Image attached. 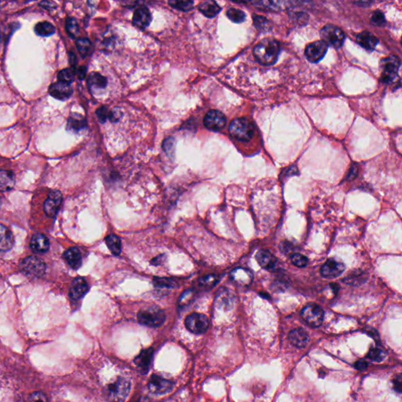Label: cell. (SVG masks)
I'll return each mask as SVG.
<instances>
[{
  "instance_id": "cell-37",
  "label": "cell",
  "mask_w": 402,
  "mask_h": 402,
  "mask_svg": "<svg viewBox=\"0 0 402 402\" xmlns=\"http://www.w3.org/2000/svg\"><path fill=\"white\" fill-rule=\"evenodd\" d=\"M91 42L88 39L86 38H82V39H78L77 40V47L79 50V54L81 56H87L88 53H89L90 48H91Z\"/></svg>"
},
{
  "instance_id": "cell-30",
  "label": "cell",
  "mask_w": 402,
  "mask_h": 402,
  "mask_svg": "<svg viewBox=\"0 0 402 402\" xmlns=\"http://www.w3.org/2000/svg\"><path fill=\"white\" fill-rule=\"evenodd\" d=\"M106 243L110 251L114 255H119L122 250V244L119 236L114 234H110L106 236Z\"/></svg>"
},
{
  "instance_id": "cell-28",
  "label": "cell",
  "mask_w": 402,
  "mask_h": 402,
  "mask_svg": "<svg viewBox=\"0 0 402 402\" xmlns=\"http://www.w3.org/2000/svg\"><path fill=\"white\" fill-rule=\"evenodd\" d=\"M15 175L8 170H0V192L11 190L15 186Z\"/></svg>"
},
{
  "instance_id": "cell-31",
  "label": "cell",
  "mask_w": 402,
  "mask_h": 402,
  "mask_svg": "<svg viewBox=\"0 0 402 402\" xmlns=\"http://www.w3.org/2000/svg\"><path fill=\"white\" fill-rule=\"evenodd\" d=\"M35 32L42 37H47L55 32V28L47 21H42L35 26Z\"/></svg>"
},
{
  "instance_id": "cell-46",
  "label": "cell",
  "mask_w": 402,
  "mask_h": 402,
  "mask_svg": "<svg viewBox=\"0 0 402 402\" xmlns=\"http://www.w3.org/2000/svg\"><path fill=\"white\" fill-rule=\"evenodd\" d=\"M29 401H47L46 395L41 392H35L29 397Z\"/></svg>"
},
{
  "instance_id": "cell-16",
  "label": "cell",
  "mask_w": 402,
  "mask_h": 402,
  "mask_svg": "<svg viewBox=\"0 0 402 402\" xmlns=\"http://www.w3.org/2000/svg\"><path fill=\"white\" fill-rule=\"evenodd\" d=\"M132 21L134 25L139 29H146L151 23V13L146 7H140L134 13Z\"/></svg>"
},
{
  "instance_id": "cell-43",
  "label": "cell",
  "mask_w": 402,
  "mask_h": 402,
  "mask_svg": "<svg viewBox=\"0 0 402 402\" xmlns=\"http://www.w3.org/2000/svg\"><path fill=\"white\" fill-rule=\"evenodd\" d=\"M292 262L298 267H305L308 264V259L301 254H294L292 256Z\"/></svg>"
},
{
  "instance_id": "cell-11",
  "label": "cell",
  "mask_w": 402,
  "mask_h": 402,
  "mask_svg": "<svg viewBox=\"0 0 402 402\" xmlns=\"http://www.w3.org/2000/svg\"><path fill=\"white\" fill-rule=\"evenodd\" d=\"M203 122L207 129L215 131H220L226 126V118L224 114L218 110H211L207 112Z\"/></svg>"
},
{
  "instance_id": "cell-12",
  "label": "cell",
  "mask_w": 402,
  "mask_h": 402,
  "mask_svg": "<svg viewBox=\"0 0 402 402\" xmlns=\"http://www.w3.org/2000/svg\"><path fill=\"white\" fill-rule=\"evenodd\" d=\"M131 384L127 380L123 378L119 377L116 381L110 384L108 390L110 395L114 398L116 400H124L130 392Z\"/></svg>"
},
{
  "instance_id": "cell-32",
  "label": "cell",
  "mask_w": 402,
  "mask_h": 402,
  "mask_svg": "<svg viewBox=\"0 0 402 402\" xmlns=\"http://www.w3.org/2000/svg\"><path fill=\"white\" fill-rule=\"evenodd\" d=\"M168 3L173 8L185 12L191 11L193 8V0H169Z\"/></svg>"
},
{
  "instance_id": "cell-19",
  "label": "cell",
  "mask_w": 402,
  "mask_h": 402,
  "mask_svg": "<svg viewBox=\"0 0 402 402\" xmlns=\"http://www.w3.org/2000/svg\"><path fill=\"white\" fill-rule=\"evenodd\" d=\"M256 259L262 267L269 271L277 270L278 259L271 253L266 250H261L257 253Z\"/></svg>"
},
{
  "instance_id": "cell-14",
  "label": "cell",
  "mask_w": 402,
  "mask_h": 402,
  "mask_svg": "<svg viewBox=\"0 0 402 402\" xmlns=\"http://www.w3.org/2000/svg\"><path fill=\"white\" fill-rule=\"evenodd\" d=\"M345 266L343 263L337 261L336 259H331L326 262L322 267L321 273L322 276L326 278H336L340 276L343 273Z\"/></svg>"
},
{
  "instance_id": "cell-22",
  "label": "cell",
  "mask_w": 402,
  "mask_h": 402,
  "mask_svg": "<svg viewBox=\"0 0 402 402\" xmlns=\"http://www.w3.org/2000/svg\"><path fill=\"white\" fill-rule=\"evenodd\" d=\"M30 247L35 253H44L50 247V242L45 235L36 233L31 239Z\"/></svg>"
},
{
  "instance_id": "cell-24",
  "label": "cell",
  "mask_w": 402,
  "mask_h": 402,
  "mask_svg": "<svg viewBox=\"0 0 402 402\" xmlns=\"http://www.w3.org/2000/svg\"><path fill=\"white\" fill-rule=\"evenodd\" d=\"M356 41L362 47L368 50H372L377 46L378 38L369 31H362L357 35Z\"/></svg>"
},
{
  "instance_id": "cell-35",
  "label": "cell",
  "mask_w": 402,
  "mask_h": 402,
  "mask_svg": "<svg viewBox=\"0 0 402 402\" xmlns=\"http://www.w3.org/2000/svg\"><path fill=\"white\" fill-rule=\"evenodd\" d=\"M86 126V121L82 116H71L68 122V127L69 130L73 131H78L83 129Z\"/></svg>"
},
{
  "instance_id": "cell-4",
  "label": "cell",
  "mask_w": 402,
  "mask_h": 402,
  "mask_svg": "<svg viewBox=\"0 0 402 402\" xmlns=\"http://www.w3.org/2000/svg\"><path fill=\"white\" fill-rule=\"evenodd\" d=\"M321 37L322 41L327 46L334 48H340L345 41L343 31L335 25H326L321 30Z\"/></svg>"
},
{
  "instance_id": "cell-6",
  "label": "cell",
  "mask_w": 402,
  "mask_h": 402,
  "mask_svg": "<svg viewBox=\"0 0 402 402\" xmlns=\"http://www.w3.org/2000/svg\"><path fill=\"white\" fill-rule=\"evenodd\" d=\"M21 269L28 276L40 278L45 274L46 264L39 258L29 256L21 262Z\"/></svg>"
},
{
  "instance_id": "cell-50",
  "label": "cell",
  "mask_w": 402,
  "mask_h": 402,
  "mask_svg": "<svg viewBox=\"0 0 402 402\" xmlns=\"http://www.w3.org/2000/svg\"><path fill=\"white\" fill-rule=\"evenodd\" d=\"M86 73H87V69L86 67H79V69L77 70V76L79 77V79H83L85 78Z\"/></svg>"
},
{
  "instance_id": "cell-27",
  "label": "cell",
  "mask_w": 402,
  "mask_h": 402,
  "mask_svg": "<svg viewBox=\"0 0 402 402\" xmlns=\"http://www.w3.org/2000/svg\"><path fill=\"white\" fill-rule=\"evenodd\" d=\"M198 8L204 16L209 18L216 17V15H218V13L221 11V7L215 0H207V1L201 2Z\"/></svg>"
},
{
  "instance_id": "cell-41",
  "label": "cell",
  "mask_w": 402,
  "mask_h": 402,
  "mask_svg": "<svg viewBox=\"0 0 402 402\" xmlns=\"http://www.w3.org/2000/svg\"><path fill=\"white\" fill-rule=\"evenodd\" d=\"M58 79L64 83H71L74 80V72L73 69H65L58 73Z\"/></svg>"
},
{
  "instance_id": "cell-8",
  "label": "cell",
  "mask_w": 402,
  "mask_h": 402,
  "mask_svg": "<svg viewBox=\"0 0 402 402\" xmlns=\"http://www.w3.org/2000/svg\"><path fill=\"white\" fill-rule=\"evenodd\" d=\"M302 317L312 327H317L323 323L325 313L322 307L317 305L307 306L301 312Z\"/></svg>"
},
{
  "instance_id": "cell-9",
  "label": "cell",
  "mask_w": 402,
  "mask_h": 402,
  "mask_svg": "<svg viewBox=\"0 0 402 402\" xmlns=\"http://www.w3.org/2000/svg\"><path fill=\"white\" fill-rule=\"evenodd\" d=\"M148 388L153 394H167L173 390L174 383L159 375H153L148 383Z\"/></svg>"
},
{
  "instance_id": "cell-10",
  "label": "cell",
  "mask_w": 402,
  "mask_h": 402,
  "mask_svg": "<svg viewBox=\"0 0 402 402\" xmlns=\"http://www.w3.org/2000/svg\"><path fill=\"white\" fill-rule=\"evenodd\" d=\"M327 50V45L322 40H318L307 46L305 54L310 62L317 63L325 56Z\"/></svg>"
},
{
  "instance_id": "cell-36",
  "label": "cell",
  "mask_w": 402,
  "mask_h": 402,
  "mask_svg": "<svg viewBox=\"0 0 402 402\" xmlns=\"http://www.w3.org/2000/svg\"><path fill=\"white\" fill-rule=\"evenodd\" d=\"M226 15H227V17L230 21L237 24L244 22L245 17H246V15H245L244 11L234 8L230 9L226 13Z\"/></svg>"
},
{
  "instance_id": "cell-25",
  "label": "cell",
  "mask_w": 402,
  "mask_h": 402,
  "mask_svg": "<svg viewBox=\"0 0 402 402\" xmlns=\"http://www.w3.org/2000/svg\"><path fill=\"white\" fill-rule=\"evenodd\" d=\"M14 236L7 227L0 225V251H6L12 248Z\"/></svg>"
},
{
  "instance_id": "cell-51",
  "label": "cell",
  "mask_w": 402,
  "mask_h": 402,
  "mask_svg": "<svg viewBox=\"0 0 402 402\" xmlns=\"http://www.w3.org/2000/svg\"><path fill=\"white\" fill-rule=\"evenodd\" d=\"M351 1L354 2V3H355V4L361 5V6H366V5L371 4L374 0H351Z\"/></svg>"
},
{
  "instance_id": "cell-13",
  "label": "cell",
  "mask_w": 402,
  "mask_h": 402,
  "mask_svg": "<svg viewBox=\"0 0 402 402\" xmlns=\"http://www.w3.org/2000/svg\"><path fill=\"white\" fill-rule=\"evenodd\" d=\"M62 202V195L58 190L52 191L44 203V209L46 216L54 218Z\"/></svg>"
},
{
  "instance_id": "cell-45",
  "label": "cell",
  "mask_w": 402,
  "mask_h": 402,
  "mask_svg": "<svg viewBox=\"0 0 402 402\" xmlns=\"http://www.w3.org/2000/svg\"><path fill=\"white\" fill-rule=\"evenodd\" d=\"M371 22L375 26L384 25L385 24V17H384V14L381 11H375L371 16Z\"/></svg>"
},
{
  "instance_id": "cell-33",
  "label": "cell",
  "mask_w": 402,
  "mask_h": 402,
  "mask_svg": "<svg viewBox=\"0 0 402 402\" xmlns=\"http://www.w3.org/2000/svg\"><path fill=\"white\" fill-rule=\"evenodd\" d=\"M218 281V276L214 275V274H209V275H206V276L200 279L199 285L203 289L209 290V289H212L213 287L216 286Z\"/></svg>"
},
{
  "instance_id": "cell-44",
  "label": "cell",
  "mask_w": 402,
  "mask_h": 402,
  "mask_svg": "<svg viewBox=\"0 0 402 402\" xmlns=\"http://www.w3.org/2000/svg\"><path fill=\"white\" fill-rule=\"evenodd\" d=\"M254 23L259 30H265L269 28V21L266 18L259 15H254Z\"/></svg>"
},
{
  "instance_id": "cell-38",
  "label": "cell",
  "mask_w": 402,
  "mask_h": 402,
  "mask_svg": "<svg viewBox=\"0 0 402 402\" xmlns=\"http://www.w3.org/2000/svg\"><path fill=\"white\" fill-rule=\"evenodd\" d=\"M66 30L71 37H77L79 34V25L77 20L73 17H69L66 20Z\"/></svg>"
},
{
  "instance_id": "cell-20",
  "label": "cell",
  "mask_w": 402,
  "mask_h": 402,
  "mask_svg": "<svg viewBox=\"0 0 402 402\" xmlns=\"http://www.w3.org/2000/svg\"><path fill=\"white\" fill-rule=\"evenodd\" d=\"M88 288V284L83 278H76L71 285L69 296L74 300H79L87 293Z\"/></svg>"
},
{
  "instance_id": "cell-7",
  "label": "cell",
  "mask_w": 402,
  "mask_h": 402,
  "mask_svg": "<svg viewBox=\"0 0 402 402\" xmlns=\"http://www.w3.org/2000/svg\"><path fill=\"white\" fill-rule=\"evenodd\" d=\"M381 66L383 69L382 79L384 83H391L398 76L400 60L397 56L387 57L382 61Z\"/></svg>"
},
{
  "instance_id": "cell-40",
  "label": "cell",
  "mask_w": 402,
  "mask_h": 402,
  "mask_svg": "<svg viewBox=\"0 0 402 402\" xmlns=\"http://www.w3.org/2000/svg\"><path fill=\"white\" fill-rule=\"evenodd\" d=\"M154 284L156 288H174V280L170 278H154Z\"/></svg>"
},
{
  "instance_id": "cell-17",
  "label": "cell",
  "mask_w": 402,
  "mask_h": 402,
  "mask_svg": "<svg viewBox=\"0 0 402 402\" xmlns=\"http://www.w3.org/2000/svg\"><path fill=\"white\" fill-rule=\"evenodd\" d=\"M153 356H154V350L153 348H148L141 351V353L135 357V365L141 373L145 374L149 371Z\"/></svg>"
},
{
  "instance_id": "cell-5",
  "label": "cell",
  "mask_w": 402,
  "mask_h": 402,
  "mask_svg": "<svg viewBox=\"0 0 402 402\" xmlns=\"http://www.w3.org/2000/svg\"><path fill=\"white\" fill-rule=\"evenodd\" d=\"M209 325V319L203 313H190L185 320V325L187 329L194 334L205 333Z\"/></svg>"
},
{
  "instance_id": "cell-54",
  "label": "cell",
  "mask_w": 402,
  "mask_h": 402,
  "mask_svg": "<svg viewBox=\"0 0 402 402\" xmlns=\"http://www.w3.org/2000/svg\"><path fill=\"white\" fill-rule=\"evenodd\" d=\"M0 39H1V37H0Z\"/></svg>"
},
{
  "instance_id": "cell-49",
  "label": "cell",
  "mask_w": 402,
  "mask_h": 402,
  "mask_svg": "<svg viewBox=\"0 0 402 402\" xmlns=\"http://www.w3.org/2000/svg\"><path fill=\"white\" fill-rule=\"evenodd\" d=\"M402 377H401V375H399L395 379V381L394 382V389L399 393L402 392Z\"/></svg>"
},
{
  "instance_id": "cell-26",
  "label": "cell",
  "mask_w": 402,
  "mask_h": 402,
  "mask_svg": "<svg viewBox=\"0 0 402 402\" xmlns=\"http://www.w3.org/2000/svg\"><path fill=\"white\" fill-rule=\"evenodd\" d=\"M64 258L67 263L74 270H77L78 268L80 267L82 264V255L77 247H71L68 249L64 252Z\"/></svg>"
},
{
  "instance_id": "cell-34",
  "label": "cell",
  "mask_w": 402,
  "mask_h": 402,
  "mask_svg": "<svg viewBox=\"0 0 402 402\" xmlns=\"http://www.w3.org/2000/svg\"><path fill=\"white\" fill-rule=\"evenodd\" d=\"M232 298L227 290H221L216 297V303L221 307H230Z\"/></svg>"
},
{
  "instance_id": "cell-48",
  "label": "cell",
  "mask_w": 402,
  "mask_h": 402,
  "mask_svg": "<svg viewBox=\"0 0 402 402\" xmlns=\"http://www.w3.org/2000/svg\"><path fill=\"white\" fill-rule=\"evenodd\" d=\"M355 366L357 370L364 371V370L367 369L368 366H369V364L365 360H360V361H357L355 363Z\"/></svg>"
},
{
  "instance_id": "cell-18",
  "label": "cell",
  "mask_w": 402,
  "mask_h": 402,
  "mask_svg": "<svg viewBox=\"0 0 402 402\" xmlns=\"http://www.w3.org/2000/svg\"><path fill=\"white\" fill-rule=\"evenodd\" d=\"M232 281L241 286H248L253 280L251 272L245 268H236L232 270L230 274Z\"/></svg>"
},
{
  "instance_id": "cell-29",
  "label": "cell",
  "mask_w": 402,
  "mask_h": 402,
  "mask_svg": "<svg viewBox=\"0 0 402 402\" xmlns=\"http://www.w3.org/2000/svg\"><path fill=\"white\" fill-rule=\"evenodd\" d=\"M87 83L90 89L92 91L103 89L107 85V79L98 73H92L88 77Z\"/></svg>"
},
{
  "instance_id": "cell-3",
  "label": "cell",
  "mask_w": 402,
  "mask_h": 402,
  "mask_svg": "<svg viewBox=\"0 0 402 402\" xmlns=\"http://www.w3.org/2000/svg\"><path fill=\"white\" fill-rule=\"evenodd\" d=\"M139 323L148 327H157L161 326L166 320L163 309L157 307H148L139 310L138 313Z\"/></svg>"
},
{
  "instance_id": "cell-53",
  "label": "cell",
  "mask_w": 402,
  "mask_h": 402,
  "mask_svg": "<svg viewBox=\"0 0 402 402\" xmlns=\"http://www.w3.org/2000/svg\"><path fill=\"white\" fill-rule=\"evenodd\" d=\"M232 2H237V3H247L250 2V0H231Z\"/></svg>"
},
{
  "instance_id": "cell-42",
  "label": "cell",
  "mask_w": 402,
  "mask_h": 402,
  "mask_svg": "<svg viewBox=\"0 0 402 402\" xmlns=\"http://www.w3.org/2000/svg\"><path fill=\"white\" fill-rule=\"evenodd\" d=\"M195 296V292L193 290H187L181 295L180 299L178 300V303L180 305L181 307H185L193 300V298Z\"/></svg>"
},
{
  "instance_id": "cell-52",
  "label": "cell",
  "mask_w": 402,
  "mask_h": 402,
  "mask_svg": "<svg viewBox=\"0 0 402 402\" xmlns=\"http://www.w3.org/2000/svg\"><path fill=\"white\" fill-rule=\"evenodd\" d=\"M70 63L73 67H75L76 64H77V58H76L75 55L73 54V53H71L70 54Z\"/></svg>"
},
{
  "instance_id": "cell-39",
  "label": "cell",
  "mask_w": 402,
  "mask_h": 402,
  "mask_svg": "<svg viewBox=\"0 0 402 402\" xmlns=\"http://www.w3.org/2000/svg\"><path fill=\"white\" fill-rule=\"evenodd\" d=\"M385 352L378 347L371 348L368 354V357L375 362H381L385 359Z\"/></svg>"
},
{
  "instance_id": "cell-21",
  "label": "cell",
  "mask_w": 402,
  "mask_h": 402,
  "mask_svg": "<svg viewBox=\"0 0 402 402\" xmlns=\"http://www.w3.org/2000/svg\"><path fill=\"white\" fill-rule=\"evenodd\" d=\"M288 339L292 344L296 347L302 348L307 346L309 342V335L303 328H295L291 331Z\"/></svg>"
},
{
  "instance_id": "cell-2",
  "label": "cell",
  "mask_w": 402,
  "mask_h": 402,
  "mask_svg": "<svg viewBox=\"0 0 402 402\" xmlns=\"http://www.w3.org/2000/svg\"><path fill=\"white\" fill-rule=\"evenodd\" d=\"M229 132L232 138L241 141H249L255 134V128L248 120L245 118L235 119L229 126Z\"/></svg>"
},
{
  "instance_id": "cell-1",
  "label": "cell",
  "mask_w": 402,
  "mask_h": 402,
  "mask_svg": "<svg viewBox=\"0 0 402 402\" xmlns=\"http://www.w3.org/2000/svg\"><path fill=\"white\" fill-rule=\"evenodd\" d=\"M280 51L279 43L272 38H266L255 46L254 55L260 64L271 65L276 62Z\"/></svg>"
},
{
  "instance_id": "cell-23",
  "label": "cell",
  "mask_w": 402,
  "mask_h": 402,
  "mask_svg": "<svg viewBox=\"0 0 402 402\" xmlns=\"http://www.w3.org/2000/svg\"><path fill=\"white\" fill-rule=\"evenodd\" d=\"M250 2L259 8L271 11H280L285 6L284 0H250Z\"/></svg>"
},
{
  "instance_id": "cell-47",
  "label": "cell",
  "mask_w": 402,
  "mask_h": 402,
  "mask_svg": "<svg viewBox=\"0 0 402 402\" xmlns=\"http://www.w3.org/2000/svg\"><path fill=\"white\" fill-rule=\"evenodd\" d=\"M40 6H41L42 8L46 9V10H51V9L55 8L57 5L53 1L44 0V1L40 2Z\"/></svg>"
},
{
  "instance_id": "cell-15",
  "label": "cell",
  "mask_w": 402,
  "mask_h": 402,
  "mask_svg": "<svg viewBox=\"0 0 402 402\" xmlns=\"http://www.w3.org/2000/svg\"><path fill=\"white\" fill-rule=\"evenodd\" d=\"M49 93L52 97L57 99L66 100L72 95L73 89L70 86V83L58 81L57 83H53L50 86Z\"/></svg>"
}]
</instances>
